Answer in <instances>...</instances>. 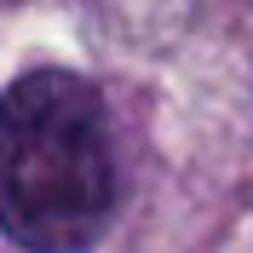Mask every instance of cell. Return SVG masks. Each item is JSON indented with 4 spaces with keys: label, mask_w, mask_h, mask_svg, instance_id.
<instances>
[{
    "label": "cell",
    "mask_w": 253,
    "mask_h": 253,
    "mask_svg": "<svg viewBox=\"0 0 253 253\" xmlns=\"http://www.w3.org/2000/svg\"><path fill=\"white\" fill-rule=\"evenodd\" d=\"M115 213L104 104L81 75L41 69L0 98V230L29 253H81Z\"/></svg>",
    "instance_id": "obj_1"
}]
</instances>
